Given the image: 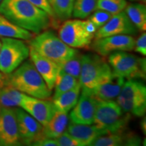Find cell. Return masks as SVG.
I'll return each instance as SVG.
<instances>
[{
    "instance_id": "cell-24",
    "label": "cell",
    "mask_w": 146,
    "mask_h": 146,
    "mask_svg": "<svg viewBox=\"0 0 146 146\" xmlns=\"http://www.w3.org/2000/svg\"><path fill=\"white\" fill-rule=\"evenodd\" d=\"M59 22H64L72 17L74 0H47Z\"/></svg>"
},
{
    "instance_id": "cell-30",
    "label": "cell",
    "mask_w": 146,
    "mask_h": 146,
    "mask_svg": "<svg viewBox=\"0 0 146 146\" xmlns=\"http://www.w3.org/2000/svg\"><path fill=\"white\" fill-rule=\"evenodd\" d=\"M113 14L106 11L98 10L90 16L89 19L94 24L97 28L100 29L103 27L108 21L112 18Z\"/></svg>"
},
{
    "instance_id": "cell-4",
    "label": "cell",
    "mask_w": 146,
    "mask_h": 146,
    "mask_svg": "<svg viewBox=\"0 0 146 146\" xmlns=\"http://www.w3.org/2000/svg\"><path fill=\"white\" fill-rule=\"evenodd\" d=\"M112 70L106 57L98 54L82 55L78 82L81 88L92 90L108 79Z\"/></svg>"
},
{
    "instance_id": "cell-15",
    "label": "cell",
    "mask_w": 146,
    "mask_h": 146,
    "mask_svg": "<svg viewBox=\"0 0 146 146\" xmlns=\"http://www.w3.org/2000/svg\"><path fill=\"white\" fill-rule=\"evenodd\" d=\"M137 33V29L131 23L125 11L115 14L104 25L97 30L94 39L117 35H133Z\"/></svg>"
},
{
    "instance_id": "cell-2",
    "label": "cell",
    "mask_w": 146,
    "mask_h": 146,
    "mask_svg": "<svg viewBox=\"0 0 146 146\" xmlns=\"http://www.w3.org/2000/svg\"><path fill=\"white\" fill-rule=\"evenodd\" d=\"M5 79L11 86L28 96L40 99H49L52 96V91L48 88L30 60L23 62L13 72L5 75Z\"/></svg>"
},
{
    "instance_id": "cell-26",
    "label": "cell",
    "mask_w": 146,
    "mask_h": 146,
    "mask_svg": "<svg viewBox=\"0 0 146 146\" xmlns=\"http://www.w3.org/2000/svg\"><path fill=\"white\" fill-rule=\"evenodd\" d=\"M78 83V80L70 74L59 72L54 85V94L52 100L58 98L60 95L66 92Z\"/></svg>"
},
{
    "instance_id": "cell-23",
    "label": "cell",
    "mask_w": 146,
    "mask_h": 146,
    "mask_svg": "<svg viewBox=\"0 0 146 146\" xmlns=\"http://www.w3.org/2000/svg\"><path fill=\"white\" fill-rule=\"evenodd\" d=\"M127 14L137 29L140 31H145L146 30V8L143 3H131L127 5L125 8Z\"/></svg>"
},
{
    "instance_id": "cell-32",
    "label": "cell",
    "mask_w": 146,
    "mask_h": 146,
    "mask_svg": "<svg viewBox=\"0 0 146 146\" xmlns=\"http://www.w3.org/2000/svg\"><path fill=\"white\" fill-rule=\"evenodd\" d=\"M56 140L58 146H82V144L66 131L56 138Z\"/></svg>"
},
{
    "instance_id": "cell-41",
    "label": "cell",
    "mask_w": 146,
    "mask_h": 146,
    "mask_svg": "<svg viewBox=\"0 0 146 146\" xmlns=\"http://www.w3.org/2000/svg\"><path fill=\"white\" fill-rule=\"evenodd\" d=\"M1 1H2V0H0V3H1Z\"/></svg>"
},
{
    "instance_id": "cell-1",
    "label": "cell",
    "mask_w": 146,
    "mask_h": 146,
    "mask_svg": "<svg viewBox=\"0 0 146 146\" xmlns=\"http://www.w3.org/2000/svg\"><path fill=\"white\" fill-rule=\"evenodd\" d=\"M0 14L35 35L53 27L50 16L28 0H2Z\"/></svg>"
},
{
    "instance_id": "cell-7",
    "label": "cell",
    "mask_w": 146,
    "mask_h": 146,
    "mask_svg": "<svg viewBox=\"0 0 146 146\" xmlns=\"http://www.w3.org/2000/svg\"><path fill=\"white\" fill-rule=\"evenodd\" d=\"M0 52V72L10 74L29 57L30 47L23 40L1 37Z\"/></svg>"
},
{
    "instance_id": "cell-21",
    "label": "cell",
    "mask_w": 146,
    "mask_h": 146,
    "mask_svg": "<svg viewBox=\"0 0 146 146\" xmlns=\"http://www.w3.org/2000/svg\"><path fill=\"white\" fill-rule=\"evenodd\" d=\"M35 34L21 28L0 14V36L29 41Z\"/></svg>"
},
{
    "instance_id": "cell-18",
    "label": "cell",
    "mask_w": 146,
    "mask_h": 146,
    "mask_svg": "<svg viewBox=\"0 0 146 146\" xmlns=\"http://www.w3.org/2000/svg\"><path fill=\"white\" fill-rule=\"evenodd\" d=\"M66 131L82 144V146L90 145L98 137L108 133L104 129L92 125H82L70 123L67 127Z\"/></svg>"
},
{
    "instance_id": "cell-13",
    "label": "cell",
    "mask_w": 146,
    "mask_h": 146,
    "mask_svg": "<svg viewBox=\"0 0 146 146\" xmlns=\"http://www.w3.org/2000/svg\"><path fill=\"white\" fill-rule=\"evenodd\" d=\"M19 107L44 126L50 121L56 111L52 101L40 99L24 94Z\"/></svg>"
},
{
    "instance_id": "cell-16",
    "label": "cell",
    "mask_w": 146,
    "mask_h": 146,
    "mask_svg": "<svg viewBox=\"0 0 146 146\" xmlns=\"http://www.w3.org/2000/svg\"><path fill=\"white\" fill-rule=\"evenodd\" d=\"M29 57L36 70L45 81L47 86L52 91L60 72L59 64L41 56L31 47H30Z\"/></svg>"
},
{
    "instance_id": "cell-6",
    "label": "cell",
    "mask_w": 146,
    "mask_h": 146,
    "mask_svg": "<svg viewBox=\"0 0 146 146\" xmlns=\"http://www.w3.org/2000/svg\"><path fill=\"white\" fill-rule=\"evenodd\" d=\"M116 100L125 112L137 117L144 116L146 112L145 85L138 79H127Z\"/></svg>"
},
{
    "instance_id": "cell-29",
    "label": "cell",
    "mask_w": 146,
    "mask_h": 146,
    "mask_svg": "<svg viewBox=\"0 0 146 146\" xmlns=\"http://www.w3.org/2000/svg\"><path fill=\"white\" fill-rule=\"evenodd\" d=\"M127 5L126 0H97L96 10L106 11L114 15L125 10Z\"/></svg>"
},
{
    "instance_id": "cell-35",
    "label": "cell",
    "mask_w": 146,
    "mask_h": 146,
    "mask_svg": "<svg viewBox=\"0 0 146 146\" xmlns=\"http://www.w3.org/2000/svg\"><path fill=\"white\" fill-rule=\"evenodd\" d=\"M83 23L84 28H85V31H86L89 34L94 36L97 31V30H98V28L95 26L94 24L89 19L86 20V21H83Z\"/></svg>"
},
{
    "instance_id": "cell-20",
    "label": "cell",
    "mask_w": 146,
    "mask_h": 146,
    "mask_svg": "<svg viewBox=\"0 0 146 146\" xmlns=\"http://www.w3.org/2000/svg\"><path fill=\"white\" fill-rule=\"evenodd\" d=\"M23 93L11 86L3 78L0 79V106L1 107L14 108L19 106Z\"/></svg>"
},
{
    "instance_id": "cell-8",
    "label": "cell",
    "mask_w": 146,
    "mask_h": 146,
    "mask_svg": "<svg viewBox=\"0 0 146 146\" xmlns=\"http://www.w3.org/2000/svg\"><path fill=\"white\" fill-rule=\"evenodd\" d=\"M108 56V63L115 74L127 79L145 78V58H138L127 52H116Z\"/></svg>"
},
{
    "instance_id": "cell-31",
    "label": "cell",
    "mask_w": 146,
    "mask_h": 146,
    "mask_svg": "<svg viewBox=\"0 0 146 146\" xmlns=\"http://www.w3.org/2000/svg\"><path fill=\"white\" fill-rule=\"evenodd\" d=\"M31 3L35 5L42 10L45 11L46 13L50 16L52 20L53 27L54 28H58L59 27V23L56 18V16L53 12L52 8H51L50 3H49L47 0H28Z\"/></svg>"
},
{
    "instance_id": "cell-12",
    "label": "cell",
    "mask_w": 146,
    "mask_h": 146,
    "mask_svg": "<svg viewBox=\"0 0 146 146\" xmlns=\"http://www.w3.org/2000/svg\"><path fill=\"white\" fill-rule=\"evenodd\" d=\"M14 110L18 133L23 145H32L34 142L43 139V125L21 108Z\"/></svg>"
},
{
    "instance_id": "cell-27",
    "label": "cell",
    "mask_w": 146,
    "mask_h": 146,
    "mask_svg": "<svg viewBox=\"0 0 146 146\" xmlns=\"http://www.w3.org/2000/svg\"><path fill=\"white\" fill-rule=\"evenodd\" d=\"M96 4L97 0H74L72 16L85 19L96 10Z\"/></svg>"
},
{
    "instance_id": "cell-9",
    "label": "cell",
    "mask_w": 146,
    "mask_h": 146,
    "mask_svg": "<svg viewBox=\"0 0 146 146\" xmlns=\"http://www.w3.org/2000/svg\"><path fill=\"white\" fill-rule=\"evenodd\" d=\"M58 36L66 45L72 48L86 49L94 39L83 26L82 20H66L59 27Z\"/></svg>"
},
{
    "instance_id": "cell-33",
    "label": "cell",
    "mask_w": 146,
    "mask_h": 146,
    "mask_svg": "<svg viewBox=\"0 0 146 146\" xmlns=\"http://www.w3.org/2000/svg\"><path fill=\"white\" fill-rule=\"evenodd\" d=\"M134 50L137 53H139L143 56L146 55V34L144 32L135 41Z\"/></svg>"
},
{
    "instance_id": "cell-34",
    "label": "cell",
    "mask_w": 146,
    "mask_h": 146,
    "mask_svg": "<svg viewBox=\"0 0 146 146\" xmlns=\"http://www.w3.org/2000/svg\"><path fill=\"white\" fill-rule=\"evenodd\" d=\"M32 145L35 146H58L56 139L43 138L34 142Z\"/></svg>"
},
{
    "instance_id": "cell-17",
    "label": "cell",
    "mask_w": 146,
    "mask_h": 146,
    "mask_svg": "<svg viewBox=\"0 0 146 146\" xmlns=\"http://www.w3.org/2000/svg\"><path fill=\"white\" fill-rule=\"evenodd\" d=\"M125 78L112 72L108 79L93 89V96L98 101H110L116 99L122 87L125 83Z\"/></svg>"
},
{
    "instance_id": "cell-37",
    "label": "cell",
    "mask_w": 146,
    "mask_h": 146,
    "mask_svg": "<svg viewBox=\"0 0 146 146\" xmlns=\"http://www.w3.org/2000/svg\"><path fill=\"white\" fill-rule=\"evenodd\" d=\"M3 76H4V74H3L2 73L0 72V79H1V78H3Z\"/></svg>"
},
{
    "instance_id": "cell-40",
    "label": "cell",
    "mask_w": 146,
    "mask_h": 146,
    "mask_svg": "<svg viewBox=\"0 0 146 146\" xmlns=\"http://www.w3.org/2000/svg\"><path fill=\"white\" fill-rule=\"evenodd\" d=\"M131 1H138V0H131Z\"/></svg>"
},
{
    "instance_id": "cell-28",
    "label": "cell",
    "mask_w": 146,
    "mask_h": 146,
    "mask_svg": "<svg viewBox=\"0 0 146 146\" xmlns=\"http://www.w3.org/2000/svg\"><path fill=\"white\" fill-rule=\"evenodd\" d=\"M81 56L78 52L73 58L60 64V72L70 74L78 80L81 69Z\"/></svg>"
},
{
    "instance_id": "cell-14",
    "label": "cell",
    "mask_w": 146,
    "mask_h": 146,
    "mask_svg": "<svg viewBox=\"0 0 146 146\" xmlns=\"http://www.w3.org/2000/svg\"><path fill=\"white\" fill-rule=\"evenodd\" d=\"M22 145L15 110L13 108L1 107L0 110V146Z\"/></svg>"
},
{
    "instance_id": "cell-10",
    "label": "cell",
    "mask_w": 146,
    "mask_h": 146,
    "mask_svg": "<svg viewBox=\"0 0 146 146\" xmlns=\"http://www.w3.org/2000/svg\"><path fill=\"white\" fill-rule=\"evenodd\" d=\"M135 39L129 35H117L94 39L89 48L100 56L106 57L116 52H129L134 50Z\"/></svg>"
},
{
    "instance_id": "cell-42",
    "label": "cell",
    "mask_w": 146,
    "mask_h": 146,
    "mask_svg": "<svg viewBox=\"0 0 146 146\" xmlns=\"http://www.w3.org/2000/svg\"><path fill=\"white\" fill-rule=\"evenodd\" d=\"M1 106H0V110H1Z\"/></svg>"
},
{
    "instance_id": "cell-22",
    "label": "cell",
    "mask_w": 146,
    "mask_h": 146,
    "mask_svg": "<svg viewBox=\"0 0 146 146\" xmlns=\"http://www.w3.org/2000/svg\"><path fill=\"white\" fill-rule=\"evenodd\" d=\"M81 87L79 82L70 90L64 93L58 98L52 100L56 110L68 113L77 103L80 96Z\"/></svg>"
},
{
    "instance_id": "cell-11",
    "label": "cell",
    "mask_w": 146,
    "mask_h": 146,
    "mask_svg": "<svg viewBox=\"0 0 146 146\" xmlns=\"http://www.w3.org/2000/svg\"><path fill=\"white\" fill-rule=\"evenodd\" d=\"M77 103L70 113V122L82 125H93L96 113L97 100L91 89L81 88Z\"/></svg>"
},
{
    "instance_id": "cell-38",
    "label": "cell",
    "mask_w": 146,
    "mask_h": 146,
    "mask_svg": "<svg viewBox=\"0 0 146 146\" xmlns=\"http://www.w3.org/2000/svg\"><path fill=\"white\" fill-rule=\"evenodd\" d=\"M1 40H0V52H1Z\"/></svg>"
},
{
    "instance_id": "cell-19",
    "label": "cell",
    "mask_w": 146,
    "mask_h": 146,
    "mask_svg": "<svg viewBox=\"0 0 146 146\" xmlns=\"http://www.w3.org/2000/svg\"><path fill=\"white\" fill-rule=\"evenodd\" d=\"M68 124V113L56 110L50 121L43 126L42 135L43 138H58L66 131Z\"/></svg>"
},
{
    "instance_id": "cell-36",
    "label": "cell",
    "mask_w": 146,
    "mask_h": 146,
    "mask_svg": "<svg viewBox=\"0 0 146 146\" xmlns=\"http://www.w3.org/2000/svg\"><path fill=\"white\" fill-rule=\"evenodd\" d=\"M141 129L143 132L145 134V118L141 121Z\"/></svg>"
},
{
    "instance_id": "cell-3",
    "label": "cell",
    "mask_w": 146,
    "mask_h": 146,
    "mask_svg": "<svg viewBox=\"0 0 146 146\" xmlns=\"http://www.w3.org/2000/svg\"><path fill=\"white\" fill-rule=\"evenodd\" d=\"M28 41L29 47L38 54L59 65L78 53L76 49L68 46L54 32L47 29Z\"/></svg>"
},
{
    "instance_id": "cell-25",
    "label": "cell",
    "mask_w": 146,
    "mask_h": 146,
    "mask_svg": "<svg viewBox=\"0 0 146 146\" xmlns=\"http://www.w3.org/2000/svg\"><path fill=\"white\" fill-rule=\"evenodd\" d=\"M128 133L123 132L108 133L96 138L90 146H120L127 145Z\"/></svg>"
},
{
    "instance_id": "cell-5",
    "label": "cell",
    "mask_w": 146,
    "mask_h": 146,
    "mask_svg": "<svg viewBox=\"0 0 146 146\" xmlns=\"http://www.w3.org/2000/svg\"><path fill=\"white\" fill-rule=\"evenodd\" d=\"M131 114L122 110L114 100L98 101L94 125L108 133L123 132L127 128Z\"/></svg>"
},
{
    "instance_id": "cell-39",
    "label": "cell",
    "mask_w": 146,
    "mask_h": 146,
    "mask_svg": "<svg viewBox=\"0 0 146 146\" xmlns=\"http://www.w3.org/2000/svg\"><path fill=\"white\" fill-rule=\"evenodd\" d=\"M141 1H143V2H145L146 0H141Z\"/></svg>"
}]
</instances>
